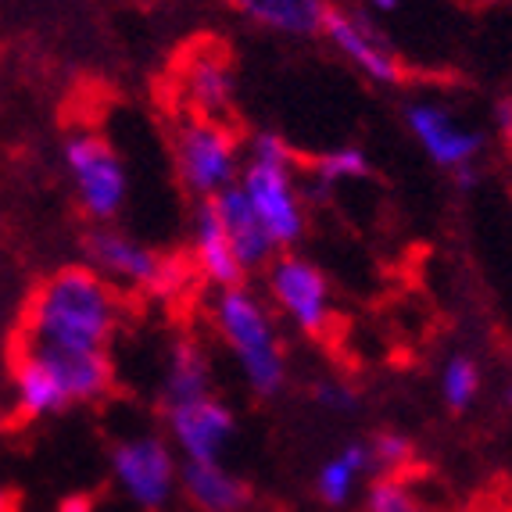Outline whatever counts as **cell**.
Instances as JSON below:
<instances>
[{
	"label": "cell",
	"mask_w": 512,
	"mask_h": 512,
	"mask_svg": "<svg viewBox=\"0 0 512 512\" xmlns=\"http://www.w3.org/2000/svg\"><path fill=\"white\" fill-rule=\"evenodd\" d=\"M201 398H212V362H208V351L194 337H176L162 369L158 402L169 412L176 405L201 402Z\"/></svg>",
	"instance_id": "obj_17"
},
{
	"label": "cell",
	"mask_w": 512,
	"mask_h": 512,
	"mask_svg": "<svg viewBox=\"0 0 512 512\" xmlns=\"http://www.w3.org/2000/svg\"><path fill=\"white\" fill-rule=\"evenodd\" d=\"M362 512H434L405 477H373Z\"/></svg>",
	"instance_id": "obj_24"
},
{
	"label": "cell",
	"mask_w": 512,
	"mask_h": 512,
	"mask_svg": "<svg viewBox=\"0 0 512 512\" xmlns=\"http://www.w3.org/2000/svg\"><path fill=\"white\" fill-rule=\"evenodd\" d=\"M15 391H18V409L29 419H43L61 409H69L58 380H54L33 355H26V351L15 355Z\"/></svg>",
	"instance_id": "obj_21"
},
{
	"label": "cell",
	"mask_w": 512,
	"mask_h": 512,
	"mask_svg": "<svg viewBox=\"0 0 512 512\" xmlns=\"http://www.w3.org/2000/svg\"><path fill=\"white\" fill-rule=\"evenodd\" d=\"M369 176H373V165L362 147H333L312 162L305 187H301V201H319V194H330L333 187H344V183L369 180Z\"/></svg>",
	"instance_id": "obj_20"
},
{
	"label": "cell",
	"mask_w": 512,
	"mask_h": 512,
	"mask_svg": "<svg viewBox=\"0 0 512 512\" xmlns=\"http://www.w3.org/2000/svg\"><path fill=\"white\" fill-rule=\"evenodd\" d=\"M172 162L183 190L205 201L237 183L244 158H240L237 133L226 122L180 111V119L172 126Z\"/></svg>",
	"instance_id": "obj_3"
},
{
	"label": "cell",
	"mask_w": 512,
	"mask_h": 512,
	"mask_svg": "<svg viewBox=\"0 0 512 512\" xmlns=\"http://www.w3.org/2000/svg\"><path fill=\"white\" fill-rule=\"evenodd\" d=\"M265 287L276 312L308 337H323L333 319V291L316 262L283 251L265 265Z\"/></svg>",
	"instance_id": "obj_6"
},
{
	"label": "cell",
	"mask_w": 512,
	"mask_h": 512,
	"mask_svg": "<svg viewBox=\"0 0 512 512\" xmlns=\"http://www.w3.org/2000/svg\"><path fill=\"white\" fill-rule=\"evenodd\" d=\"M119 291L90 265H65L29 294L22 337L26 344L72 351H108L119 330Z\"/></svg>",
	"instance_id": "obj_1"
},
{
	"label": "cell",
	"mask_w": 512,
	"mask_h": 512,
	"mask_svg": "<svg viewBox=\"0 0 512 512\" xmlns=\"http://www.w3.org/2000/svg\"><path fill=\"white\" fill-rule=\"evenodd\" d=\"M190 262H194V273L205 276L215 291L240 287V283L248 280V273L240 269L237 255H233L230 237L222 230L212 197L194 205V219H190Z\"/></svg>",
	"instance_id": "obj_14"
},
{
	"label": "cell",
	"mask_w": 512,
	"mask_h": 512,
	"mask_svg": "<svg viewBox=\"0 0 512 512\" xmlns=\"http://www.w3.org/2000/svg\"><path fill=\"white\" fill-rule=\"evenodd\" d=\"M480 4H502V0H480Z\"/></svg>",
	"instance_id": "obj_31"
},
{
	"label": "cell",
	"mask_w": 512,
	"mask_h": 512,
	"mask_svg": "<svg viewBox=\"0 0 512 512\" xmlns=\"http://www.w3.org/2000/svg\"><path fill=\"white\" fill-rule=\"evenodd\" d=\"M509 405H512V387H509Z\"/></svg>",
	"instance_id": "obj_32"
},
{
	"label": "cell",
	"mask_w": 512,
	"mask_h": 512,
	"mask_svg": "<svg viewBox=\"0 0 512 512\" xmlns=\"http://www.w3.org/2000/svg\"><path fill=\"white\" fill-rule=\"evenodd\" d=\"M65 165H69L72 187L83 212L94 222H111L115 215L126 208L129 180H126V165L115 154V147L101 137V133H72L65 140Z\"/></svg>",
	"instance_id": "obj_4"
},
{
	"label": "cell",
	"mask_w": 512,
	"mask_h": 512,
	"mask_svg": "<svg viewBox=\"0 0 512 512\" xmlns=\"http://www.w3.org/2000/svg\"><path fill=\"white\" fill-rule=\"evenodd\" d=\"M58 512H97V502L90 495H69L58 502Z\"/></svg>",
	"instance_id": "obj_29"
},
{
	"label": "cell",
	"mask_w": 512,
	"mask_h": 512,
	"mask_svg": "<svg viewBox=\"0 0 512 512\" xmlns=\"http://www.w3.org/2000/svg\"><path fill=\"white\" fill-rule=\"evenodd\" d=\"M312 402L326 412H337V416H348V412H359V391L348 384V380H319L312 384Z\"/></svg>",
	"instance_id": "obj_26"
},
{
	"label": "cell",
	"mask_w": 512,
	"mask_h": 512,
	"mask_svg": "<svg viewBox=\"0 0 512 512\" xmlns=\"http://www.w3.org/2000/svg\"><path fill=\"white\" fill-rule=\"evenodd\" d=\"M18 351H26L58 380L61 394L69 405L97 402L115 384V366L108 351H72V348H47V344L18 341Z\"/></svg>",
	"instance_id": "obj_13"
},
{
	"label": "cell",
	"mask_w": 512,
	"mask_h": 512,
	"mask_svg": "<svg viewBox=\"0 0 512 512\" xmlns=\"http://www.w3.org/2000/svg\"><path fill=\"white\" fill-rule=\"evenodd\" d=\"M244 158H255V162H280V165L298 162L294 147L283 137H276V133H255V137L248 140V154H244Z\"/></svg>",
	"instance_id": "obj_27"
},
{
	"label": "cell",
	"mask_w": 512,
	"mask_h": 512,
	"mask_svg": "<svg viewBox=\"0 0 512 512\" xmlns=\"http://www.w3.org/2000/svg\"><path fill=\"white\" fill-rule=\"evenodd\" d=\"M180 97L183 111L230 126L233 104H237V72H233V58L226 54V47L197 43L194 51L183 54Z\"/></svg>",
	"instance_id": "obj_10"
},
{
	"label": "cell",
	"mask_w": 512,
	"mask_h": 512,
	"mask_svg": "<svg viewBox=\"0 0 512 512\" xmlns=\"http://www.w3.org/2000/svg\"><path fill=\"white\" fill-rule=\"evenodd\" d=\"M212 323L222 344L233 351L248 391L255 398H276L287 384V351L269 308L244 283L222 287L212 298Z\"/></svg>",
	"instance_id": "obj_2"
},
{
	"label": "cell",
	"mask_w": 512,
	"mask_h": 512,
	"mask_svg": "<svg viewBox=\"0 0 512 512\" xmlns=\"http://www.w3.org/2000/svg\"><path fill=\"white\" fill-rule=\"evenodd\" d=\"M237 187L244 190L255 215L262 219L276 251H291L294 244H301V237H305V201H301V183L294 180V165L244 158Z\"/></svg>",
	"instance_id": "obj_5"
},
{
	"label": "cell",
	"mask_w": 512,
	"mask_h": 512,
	"mask_svg": "<svg viewBox=\"0 0 512 512\" xmlns=\"http://www.w3.org/2000/svg\"><path fill=\"white\" fill-rule=\"evenodd\" d=\"M194 280V262L190 255H180V251H169V255L158 258V269H154V280L147 287V298L154 301H176Z\"/></svg>",
	"instance_id": "obj_25"
},
{
	"label": "cell",
	"mask_w": 512,
	"mask_h": 512,
	"mask_svg": "<svg viewBox=\"0 0 512 512\" xmlns=\"http://www.w3.org/2000/svg\"><path fill=\"white\" fill-rule=\"evenodd\" d=\"M373 473L369 441H348L330 462H323L316 473V495L330 509H344L355 495V484Z\"/></svg>",
	"instance_id": "obj_19"
},
{
	"label": "cell",
	"mask_w": 512,
	"mask_h": 512,
	"mask_svg": "<svg viewBox=\"0 0 512 512\" xmlns=\"http://www.w3.org/2000/svg\"><path fill=\"white\" fill-rule=\"evenodd\" d=\"M165 427L172 441L187 455V462H219L226 444L237 434V416L219 398H201V402L176 405L165 412Z\"/></svg>",
	"instance_id": "obj_12"
},
{
	"label": "cell",
	"mask_w": 512,
	"mask_h": 512,
	"mask_svg": "<svg viewBox=\"0 0 512 512\" xmlns=\"http://www.w3.org/2000/svg\"><path fill=\"white\" fill-rule=\"evenodd\" d=\"M83 251L90 258V269L97 276H104L111 287H126V291L140 294H147L154 269H158V258H162V251L147 248L144 240L129 237L122 230H111V226H94L86 233Z\"/></svg>",
	"instance_id": "obj_11"
},
{
	"label": "cell",
	"mask_w": 512,
	"mask_h": 512,
	"mask_svg": "<svg viewBox=\"0 0 512 512\" xmlns=\"http://www.w3.org/2000/svg\"><path fill=\"white\" fill-rule=\"evenodd\" d=\"M480 394V366L473 355H466V351H455V355H448L441 366V398L444 405H448V412H455V416H462L466 409H473V402H477Z\"/></svg>",
	"instance_id": "obj_22"
},
{
	"label": "cell",
	"mask_w": 512,
	"mask_h": 512,
	"mask_svg": "<svg viewBox=\"0 0 512 512\" xmlns=\"http://www.w3.org/2000/svg\"><path fill=\"white\" fill-rule=\"evenodd\" d=\"M111 462V480L119 484V491L144 512H158L169 505L172 491H176V477L180 466L172 459V448L165 437L158 434H137L122 437L108 455Z\"/></svg>",
	"instance_id": "obj_7"
},
{
	"label": "cell",
	"mask_w": 512,
	"mask_h": 512,
	"mask_svg": "<svg viewBox=\"0 0 512 512\" xmlns=\"http://www.w3.org/2000/svg\"><path fill=\"white\" fill-rule=\"evenodd\" d=\"M369 455H373V477H405L416 459V444L402 430H376L369 437Z\"/></svg>",
	"instance_id": "obj_23"
},
{
	"label": "cell",
	"mask_w": 512,
	"mask_h": 512,
	"mask_svg": "<svg viewBox=\"0 0 512 512\" xmlns=\"http://www.w3.org/2000/svg\"><path fill=\"white\" fill-rule=\"evenodd\" d=\"M212 201H215V212H219L222 230H226V237H230V244H233V255H237L240 269H244V273H255V269H265V265L273 262L276 258L273 240L265 233L262 219L255 215L251 201L244 197V190L233 183V187H226L222 194H215Z\"/></svg>",
	"instance_id": "obj_15"
},
{
	"label": "cell",
	"mask_w": 512,
	"mask_h": 512,
	"mask_svg": "<svg viewBox=\"0 0 512 512\" xmlns=\"http://www.w3.org/2000/svg\"><path fill=\"white\" fill-rule=\"evenodd\" d=\"M323 36L333 43V51L341 54L351 69H359L369 83H380V86L405 83V65L398 58V51H394V43L387 40V33L376 26L366 11L330 4L323 22Z\"/></svg>",
	"instance_id": "obj_8"
},
{
	"label": "cell",
	"mask_w": 512,
	"mask_h": 512,
	"mask_svg": "<svg viewBox=\"0 0 512 512\" xmlns=\"http://www.w3.org/2000/svg\"><path fill=\"white\" fill-rule=\"evenodd\" d=\"M180 491L194 512H248L255 495L222 462H180Z\"/></svg>",
	"instance_id": "obj_16"
},
{
	"label": "cell",
	"mask_w": 512,
	"mask_h": 512,
	"mask_svg": "<svg viewBox=\"0 0 512 512\" xmlns=\"http://www.w3.org/2000/svg\"><path fill=\"white\" fill-rule=\"evenodd\" d=\"M405 126H409L412 140L423 147L430 162L441 165L448 172L470 169L477 165V158L484 154L487 137L477 126H466V122L455 119V111L441 101H409L402 108Z\"/></svg>",
	"instance_id": "obj_9"
},
{
	"label": "cell",
	"mask_w": 512,
	"mask_h": 512,
	"mask_svg": "<svg viewBox=\"0 0 512 512\" xmlns=\"http://www.w3.org/2000/svg\"><path fill=\"white\" fill-rule=\"evenodd\" d=\"M366 4H369L373 11H380V15H391V11L402 8V0H366Z\"/></svg>",
	"instance_id": "obj_30"
},
{
	"label": "cell",
	"mask_w": 512,
	"mask_h": 512,
	"mask_svg": "<svg viewBox=\"0 0 512 512\" xmlns=\"http://www.w3.org/2000/svg\"><path fill=\"white\" fill-rule=\"evenodd\" d=\"M230 4L251 26L280 36H298V40L323 36L326 11H330V0H230Z\"/></svg>",
	"instance_id": "obj_18"
},
{
	"label": "cell",
	"mask_w": 512,
	"mask_h": 512,
	"mask_svg": "<svg viewBox=\"0 0 512 512\" xmlns=\"http://www.w3.org/2000/svg\"><path fill=\"white\" fill-rule=\"evenodd\" d=\"M495 126H498V137L512 147V97H502L495 104Z\"/></svg>",
	"instance_id": "obj_28"
}]
</instances>
